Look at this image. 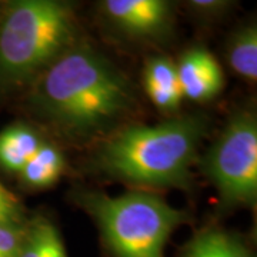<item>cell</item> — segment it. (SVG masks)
Masks as SVG:
<instances>
[{
	"instance_id": "6da1fadb",
	"label": "cell",
	"mask_w": 257,
	"mask_h": 257,
	"mask_svg": "<svg viewBox=\"0 0 257 257\" xmlns=\"http://www.w3.org/2000/svg\"><path fill=\"white\" fill-rule=\"evenodd\" d=\"M133 84L94 47L76 42L29 84L32 114L73 143L103 140L136 109Z\"/></svg>"
},
{
	"instance_id": "7a4b0ae2",
	"label": "cell",
	"mask_w": 257,
	"mask_h": 257,
	"mask_svg": "<svg viewBox=\"0 0 257 257\" xmlns=\"http://www.w3.org/2000/svg\"><path fill=\"white\" fill-rule=\"evenodd\" d=\"M206 130L207 120L197 114L173 116L153 126H121L100 140L90 167L135 186L190 190Z\"/></svg>"
},
{
	"instance_id": "3957f363",
	"label": "cell",
	"mask_w": 257,
	"mask_h": 257,
	"mask_svg": "<svg viewBox=\"0 0 257 257\" xmlns=\"http://www.w3.org/2000/svg\"><path fill=\"white\" fill-rule=\"evenodd\" d=\"M77 42L73 6L60 0L0 5V94L29 84Z\"/></svg>"
},
{
	"instance_id": "277c9868",
	"label": "cell",
	"mask_w": 257,
	"mask_h": 257,
	"mask_svg": "<svg viewBox=\"0 0 257 257\" xmlns=\"http://www.w3.org/2000/svg\"><path fill=\"white\" fill-rule=\"evenodd\" d=\"M73 200L94 220L110 257H166L170 236L189 220L186 210L143 190L110 196L79 189Z\"/></svg>"
},
{
	"instance_id": "5b68a950",
	"label": "cell",
	"mask_w": 257,
	"mask_h": 257,
	"mask_svg": "<svg viewBox=\"0 0 257 257\" xmlns=\"http://www.w3.org/2000/svg\"><path fill=\"white\" fill-rule=\"evenodd\" d=\"M202 173L216 187L223 207H254L257 200V117L237 110L202 159Z\"/></svg>"
},
{
	"instance_id": "8992f818",
	"label": "cell",
	"mask_w": 257,
	"mask_h": 257,
	"mask_svg": "<svg viewBox=\"0 0 257 257\" xmlns=\"http://www.w3.org/2000/svg\"><path fill=\"white\" fill-rule=\"evenodd\" d=\"M99 10L113 30L128 39L162 42L173 32L175 5L166 0H104Z\"/></svg>"
},
{
	"instance_id": "52a82bcc",
	"label": "cell",
	"mask_w": 257,
	"mask_h": 257,
	"mask_svg": "<svg viewBox=\"0 0 257 257\" xmlns=\"http://www.w3.org/2000/svg\"><path fill=\"white\" fill-rule=\"evenodd\" d=\"M183 97L204 103L214 99L224 86V76L219 62L202 47L187 50L176 63Z\"/></svg>"
},
{
	"instance_id": "ba28073f",
	"label": "cell",
	"mask_w": 257,
	"mask_h": 257,
	"mask_svg": "<svg viewBox=\"0 0 257 257\" xmlns=\"http://www.w3.org/2000/svg\"><path fill=\"white\" fill-rule=\"evenodd\" d=\"M143 87L159 110L175 116L180 109L183 94L179 83L176 63L166 56L147 59L143 69Z\"/></svg>"
},
{
	"instance_id": "9c48e42d",
	"label": "cell",
	"mask_w": 257,
	"mask_h": 257,
	"mask_svg": "<svg viewBox=\"0 0 257 257\" xmlns=\"http://www.w3.org/2000/svg\"><path fill=\"white\" fill-rule=\"evenodd\" d=\"M179 257H256L251 246L239 234L219 227L197 231Z\"/></svg>"
},
{
	"instance_id": "30bf717a",
	"label": "cell",
	"mask_w": 257,
	"mask_h": 257,
	"mask_svg": "<svg viewBox=\"0 0 257 257\" xmlns=\"http://www.w3.org/2000/svg\"><path fill=\"white\" fill-rule=\"evenodd\" d=\"M43 140L35 128L28 124H10L0 132V167L19 175Z\"/></svg>"
},
{
	"instance_id": "8fae6325",
	"label": "cell",
	"mask_w": 257,
	"mask_h": 257,
	"mask_svg": "<svg viewBox=\"0 0 257 257\" xmlns=\"http://www.w3.org/2000/svg\"><path fill=\"white\" fill-rule=\"evenodd\" d=\"M64 167L63 153L53 145L43 142L18 176L25 187L40 190L53 186L63 175Z\"/></svg>"
},
{
	"instance_id": "7c38bea8",
	"label": "cell",
	"mask_w": 257,
	"mask_h": 257,
	"mask_svg": "<svg viewBox=\"0 0 257 257\" xmlns=\"http://www.w3.org/2000/svg\"><path fill=\"white\" fill-rule=\"evenodd\" d=\"M19 257H69L59 229L45 216L28 220Z\"/></svg>"
},
{
	"instance_id": "4fadbf2b",
	"label": "cell",
	"mask_w": 257,
	"mask_h": 257,
	"mask_svg": "<svg viewBox=\"0 0 257 257\" xmlns=\"http://www.w3.org/2000/svg\"><path fill=\"white\" fill-rule=\"evenodd\" d=\"M227 62L233 72L248 82L257 79V29L243 26L233 33L227 45Z\"/></svg>"
},
{
	"instance_id": "5bb4252c",
	"label": "cell",
	"mask_w": 257,
	"mask_h": 257,
	"mask_svg": "<svg viewBox=\"0 0 257 257\" xmlns=\"http://www.w3.org/2000/svg\"><path fill=\"white\" fill-rule=\"evenodd\" d=\"M233 2L227 0H190L186 2V8L190 10L193 18L204 23L217 22L224 18L233 8Z\"/></svg>"
},
{
	"instance_id": "9a60e30c",
	"label": "cell",
	"mask_w": 257,
	"mask_h": 257,
	"mask_svg": "<svg viewBox=\"0 0 257 257\" xmlns=\"http://www.w3.org/2000/svg\"><path fill=\"white\" fill-rule=\"evenodd\" d=\"M25 223H0V257H19L26 231Z\"/></svg>"
},
{
	"instance_id": "2e32d148",
	"label": "cell",
	"mask_w": 257,
	"mask_h": 257,
	"mask_svg": "<svg viewBox=\"0 0 257 257\" xmlns=\"http://www.w3.org/2000/svg\"><path fill=\"white\" fill-rule=\"evenodd\" d=\"M26 220L23 204L0 182V223H25Z\"/></svg>"
},
{
	"instance_id": "e0dca14e",
	"label": "cell",
	"mask_w": 257,
	"mask_h": 257,
	"mask_svg": "<svg viewBox=\"0 0 257 257\" xmlns=\"http://www.w3.org/2000/svg\"><path fill=\"white\" fill-rule=\"evenodd\" d=\"M0 5H2V3H0Z\"/></svg>"
}]
</instances>
